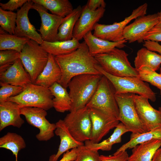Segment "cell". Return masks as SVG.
I'll return each instance as SVG.
<instances>
[{
  "label": "cell",
  "mask_w": 161,
  "mask_h": 161,
  "mask_svg": "<svg viewBox=\"0 0 161 161\" xmlns=\"http://www.w3.org/2000/svg\"><path fill=\"white\" fill-rule=\"evenodd\" d=\"M54 58L61 72V77L58 83L66 88L76 76L86 74L102 75L95 68L98 63L90 54L84 41L72 52L54 56Z\"/></svg>",
  "instance_id": "obj_1"
},
{
  "label": "cell",
  "mask_w": 161,
  "mask_h": 161,
  "mask_svg": "<svg viewBox=\"0 0 161 161\" xmlns=\"http://www.w3.org/2000/svg\"><path fill=\"white\" fill-rule=\"evenodd\" d=\"M103 75L86 74L74 77L68 85L72 100L70 112L84 108L91 100Z\"/></svg>",
  "instance_id": "obj_2"
},
{
  "label": "cell",
  "mask_w": 161,
  "mask_h": 161,
  "mask_svg": "<svg viewBox=\"0 0 161 161\" xmlns=\"http://www.w3.org/2000/svg\"><path fill=\"white\" fill-rule=\"evenodd\" d=\"M128 55L124 50L115 48L95 58L102 69L111 75L121 77H139L138 71L131 66Z\"/></svg>",
  "instance_id": "obj_3"
},
{
  "label": "cell",
  "mask_w": 161,
  "mask_h": 161,
  "mask_svg": "<svg viewBox=\"0 0 161 161\" xmlns=\"http://www.w3.org/2000/svg\"><path fill=\"white\" fill-rule=\"evenodd\" d=\"M53 98L49 88L31 83L24 88L19 94L7 100L16 103L21 108L35 107L47 111L53 107Z\"/></svg>",
  "instance_id": "obj_4"
},
{
  "label": "cell",
  "mask_w": 161,
  "mask_h": 161,
  "mask_svg": "<svg viewBox=\"0 0 161 161\" xmlns=\"http://www.w3.org/2000/svg\"><path fill=\"white\" fill-rule=\"evenodd\" d=\"M49 54L39 43L30 39L20 53L19 58L31 78L32 83L42 72L47 63Z\"/></svg>",
  "instance_id": "obj_5"
},
{
  "label": "cell",
  "mask_w": 161,
  "mask_h": 161,
  "mask_svg": "<svg viewBox=\"0 0 161 161\" xmlns=\"http://www.w3.org/2000/svg\"><path fill=\"white\" fill-rule=\"evenodd\" d=\"M95 68L112 83L116 94L133 93L145 97L152 102L156 101V93L151 88L148 83L143 81L139 77L115 76L105 72L98 64L95 65Z\"/></svg>",
  "instance_id": "obj_6"
},
{
  "label": "cell",
  "mask_w": 161,
  "mask_h": 161,
  "mask_svg": "<svg viewBox=\"0 0 161 161\" xmlns=\"http://www.w3.org/2000/svg\"><path fill=\"white\" fill-rule=\"evenodd\" d=\"M135 94L131 93L115 94L119 109L118 119L129 131L142 133L148 131L141 121L137 112L134 100Z\"/></svg>",
  "instance_id": "obj_7"
},
{
  "label": "cell",
  "mask_w": 161,
  "mask_h": 161,
  "mask_svg": "<svg viewBox=\"0 0 161 161\" xmlns=\"http://www.w3.org/2000/svg\"><path fill=\"white\" fill-rule=\"evenodd\" d=\"M115 94L112 84L103 75L95 94L86 106L98 109L118 119L119 109Z\"/></svg>",
  "instance_id": "obj_8"
},
{
  "label": "cell",
  "mask_w": 161,
  "mask_h": 161,
  "mask_svg": "<svg viewBox=\"0 0 161 161\" xmlns=\"http://www.w3.org/2000/svg\"><path fill=\"white\" fill-rule=\"evenodd\" d=\"M148 4L145 3L134 10L131 14L123 21L114 22L112 24L97 23L94 29L93 34L95 37L105 40L117 42L125 40L123 32L125 27L132 20L146 14Z\"/></svg>",
  "instance_id": "obj_9"
},
{
  "label": "cell",
  "mask_w": 161,
  "mask_h": 161,
  "mask_svg": "<svg viewBox=\"0 0 161 161\" xmlns=\"http://www.w3.org/2000/svg\"><path fill=\"white\" fill-rule=\"evenodd\" d=\"M63 120L70 133L77 141L83 143L90 140L92 125L88 107L70 112Z\"/></svg>",
  "instance_id": "obj_10"
},
{
  "label": "cell",
  "mask_w": 161,
  "mask_h": 161,
  "mask_svg": "<svg viewBox=\"0 0 161 161\" xmlns=\"http://www.w3.org/2000/svg\"><path fill=\"white\" fill-rule=\"evenodd\" d=\"M20 112L29 124L39 129L36 136L39 141H47L54 137L56 124L50 123L47 119L46 110L38 107H24L21 108Z\"/></svg>",
  "instance_id": "obj_11"
},
{
  "label": "cell",
  "mask_w": 161,
  "mask_h": 161,
  "mask_svg": "<svg viewBox=\"0 0 161 161\" xmlns=\"http://www.w3.org/2000/svg\"><path fill=\"white\" fill-rule=\"evenodd\" d=\"M92 122L91 137L89 140L98 143L119 123L117 118L97 109L89 108Z\"/></svg>",
  "instance_id": "obj_12"
},
{
  "label": "cell",
  "mask_w": 161,
  "mask_h": 161,
  "mask_svg": "<svg viewBox=\"0 0 161 161\" xmlns=\"http://www.w3.org/2000/svg\"><path fill=\"white\" fill-rule=\"evenodd\" d=\"M31 9L38 12L41 17V26L38 30L40 33L43 41L48 42L58 41V30L64 18L49 13L48 10L37 3H34Z\"/></svg>",
  "instance_id": "obj_13"
},
{
  "label": "cell",
  "mask_w": 161,
  "mask_h": 161,
  "mask_svg": "<svg viewBox=\"0 0 161 161\" xmlns=\"http://www.w3.org/2000/svg\"><path fill=\"white\" fill-rule=\"evenodd\" d=\"M158 22L157 13L139 17L125 27L123 32V38L129 43L135 41L143 42V37Z\"/></svg>",
  "instance_id": "obj_14"
},
{
  "label": "cell",
  "mask_w": 161,
  "mask_h": 161,
  "mask_svg": "<svg viewBox=\"0 0 161 161\" xmlns=\"http://www.w3.org/2000/svg\"><path fill=\"white\" fill-rule=\"evenodd\" d=\"M134 100L139 117L148 131L161 129V112L150 105L148 99L135 94Z\"/></svg>",
  "instance_id": "obj_15"
},
{
  "label": "cell",
  "mask_w": 161,
  "mask_h": 161,
  "mask_svg": "<svg viewBox=\"0 0 161 161\" xmlns=\"http://www.w3.org/2000/svg\"><path fill=\"white\" fill-rule=\"evenodd\" d=\"M34 3L32 0H28L20 9L17 10L14 35L27 38L41 45L43 40L40 34L30 22L28 17L29 10L32 8Z\"/></svg>",
  "instance_id": "obj_16"
},
{
  "label": "cell",
  "mask_w": 161,
  "mask_h": 161,
  "mask_svg": "<svg viewBox=\"0 0 161 161\" xmlns=\"http://www.w3.org/2000/svg\"><path fill=\"white\" fill-rule=\"evenodd\" d=\"M80 15L73 31V38L81 40L88 32L94 30L95 27L103 16L105 8L100 7L95 10L89 9L86 5L82 7Z\"/></svg>",
  "instance_id": "obj_17"
},
{
  "label": "cell",
  "mask_w": 161,
  "mask_h": 161,
  "mask_svg": "<svg viewBox=\"0 0 161 161\" xmlns=\"http://www.w3.org/2000/svg\"><path fill=\"white\" fill-rule=\"evenodd\" d=\"M32 83L29 74L25 69L20 58L10 67L0 73V85L9 84L24 88Z\"/></svg>",
  "instance_id": "obj_18"
},
{
  "label": "cell",
  "mask_w": 161,
  "mask_h": 161,
  "mask_svg": "<svg viewBox=\"0 0 161 161\" xmlns=\"http://www.w3.org/2000/svg\"><path fill=\"white\" fill-rule=\"evenodd\" d=\"M21 108L16 103L9 100L0 103V131L12 126L20 128L24 123L21 117Z\"/></svg>",
  "instance_id": "obj_19"
},
{
  "label": "cell",
  "mask_w": 161,
  "mask_h": 161,
  "mask_svg": "<svg viewBox=\"0 0 161 161\" xmlns=\"http://www.w3.org/2000/svg\"><path fill=\"white\" fill-rule=\"evenodd\" d=\"M55 134L59 137L60 144L55 154L51 155L49 161H57L60 156L69 149L84 145L83 143L77 141L71 135L63 120H60L55 123Z\"/></svg>",
  "instance_id": "obj_20"
},
{
  "label": "cell",
  "mask_w": 161,
  "mask_h": 161,
  "mask_svg": "<svg viewBox=\"0 0 161 161\" xmlns=\"http://www.w3.org/2000/svg\"><path fill=\"white\" fill-rule=\"evenodd\" d=\"M89 48L91 55L95 57L100 54L109 52L115 48L121 49L126 45V40L113 42L100 39L95 36L90 31L86 34L83 38Z\"/></svg>",
  "instance_id": "obj_21"
},
{
  "label": "cell",
  "mask_w": 161,
  "mask_h": 161,
  "mask_svg": "<svg viewBox=\"0 0 161 161\" xmlns=\"http://www.w3.org/2000/svg\"><path fill=\"white\" fill-rule=\"evenodd\" d=\"M61 69L54 56L49 54L47 64L34 84L49 88L55 83H58L61 79Z\"/></svg>",
  "instance_id": "obj_22"
},
{
  "label": "cell",
  "mask_w": 161,
  "mask_h": 161,
  "mask_svg": "<svg viewBox=\"0 0 161 161\" xmlns=\"http://www.w3.org/2000/svg\"><path fill=\"white\" fill-rule=\"evenodd\" d=\"M161 147V140L153 139L134 147L127 161H152L156 151Z\"/></svg>",
  "instance_id": "obj_23"
},
{
  "label": "cell",
  "mask_w": 161,
  "mask_h": 161,
  "mask_svg": "<svg viewBox=\"0 0 161 161\" xmlns=\"http://www.w3.org/2000/svg\"><path fill=\"white\" fill-rule=\"evenodd\" d=\"M134 63L135 68L137 71L143 67L146 66L156 71L161 64V55L143 47L137 52Z\"/></svg>",
  "instance_id": "obj_24"
},
{
  "label": "cell",
  "mask_w": 161,
  "mask_h": 161,
  "mask_svg": "<svg viewBox=\"0 0 161 161\" xmlns=\"http://www.w3.org/2000/svg\"><path fill=\"white\" fill-rule=\"evenodd\" d=\"M80 43L74 38L69 40L48 42L43 41L41 45L48 53L57 56L70 53L77 49Z\"/></svg>",
  "instance_id": "obj_25"
},
{
  "label": "cell",
  "mask_w": 161,
  "mask_h": 161,
  "mask_svg": "<svg viewBox=\"0 0 161 161\" xmlns=\"http://www.w3.org/2000/svg\"><path fill=\"white\" fill-rule=\"evenodd\" d=\"M49 88L53 96V106L55 110L62 113L69 111L72 100L66 88L58 82L55 83Z\"/></svg>",
  "instance_id": "obj_26"
},
{
  "label": "cell",
  "mask_w": 161,
  "mask_h": 161,
  "mask_svg": "<svg viewBox=\"0 0 161 161\" xmlns=\"http://www.w3.org/2000/svg\"><path fill=\"white\" fill-rule=\"evenodd\" d=\"M82 9L81 6L79 5L64 18V21L58 30V41H68L72 39L73 30L80 15Z\"/></svg>",
  "instance_id": "obj_27"
},
{
  "label": "cell",
  "mask_w": 161,
  "mask_h": 161,
  "mask_svg": "<svg viewBox=\"0 0 161 161\" xmlns=\"http://www.w3.org/2000/svg\"><path fill=\"white\" fill-rule=\"evenodd\" d=\"M128 131L122 123H119L115 127L113 132L108 139L98 143H93L89 140L85 142V145L91 149L98 151L101 150L103 151H109L112 145L121 142L122 135Z\"/></svg>",
  "instance_id": "obj_28"
},
{
  "label": "cell",
  "mask_w": 161,
  "mask_h": 161,
  "mask_svg": "<svg viewBox=\"0 0 161 161\" xmlns=\"http://www.w3.org/2000/svg\"><path fill=\"white\" fill-rule=\"evenodd\" d=\"M34 3L39 4L47 10L52 14L63 18L69 14L74 9L68 0H32Z\"/></svg>",
  "instance_id": "obj_29"
},
{
  "label": "cell",
  "mask_w": 161,
  "mask_h": 161,
  "mask_svg": "<svg viewBox=\"0 0 161 161\" xmlns=\"http://www.w3.org/2000/svg\"><path fill=\"white\" fill-rule=\"evenodd\" d=\"M29 38L10 34L0 28V51L13 50L21 52Z\"/></svg>",
  "instance_id": "obj_30"
},
{
  "label": "cell",
  "mask_w": 161,
  "mask_h": 161,
  "mask_svg": "<svg viewBox=\"0 0 161 161\" xmlns=\"http://www.w3.org/2000/svg\"><path fill=\"white\" fill-rule=\"evenodd\" d=\"M153 139L161 140V129H157L142 133H132L129 141L123 144L114 153L126 151L136 145Z\"/></svg>",
  "instance_id": "obj_31"
},
{
  "label": "cell",
  "mask_w": 161,
  "mask_h": 161,
  "mask_svg": "<svg viewBox=\"0 0 161 161\" xmlns=\"http://www.w3.org/2000/svg\"><path fill=\"white\" fill-rule=\"evenodd\" d=\"M26 146L25 142L20 135L15 133L7 132L0 138V148L10 151L17 161L18 154L21 149Z\"/></svg>",
  "instance_id": "obj_32"
},
{
  "label": "cell",
  "mask_w": 161,
  "mask_h": 161,
  "mask_svg": "<svg viewBox=\"0 0 161 161\" xmlns=\"http://www.w3.org/2000/svg\"><path fill=\"white\" fill-rule=\"evenodd\" d=\"M16 17V13L4 10L0 7V28L10 34L14 35Z\"/></svg>",
  "instance_id": "obj_33"
},
{
  "label": "cell",
  "mask_w": 161,
  "mask_h": 161,
  "mask_svg": "<svg viewBox=\"0 0 161 161\" xmlns=\"http://www.w3.org/2000/svg\"><path fill=\"white\" fill-rule=\"evenodd\" d=\"M138 71L139 77L143 81L159 89L161 95V75L146 66L141 67Z\"/></svg>",
  "instance_id": "obj_34"
},
{
  "label": "cell",
  "mask_w": 161,
  "mask_h": 161,
  "mask_svg": "<svg viewBox=\"0 0 161 161\" xmlns=\"http://www.w3.org/2000/svg\"><path fill=\"white\" fill-rule=\"evenodd\" d=\"M20 53L13 50L0 51V73L7 70L19 58Z\"/></svg>",
  "instance_id": "obj_35"
},
{
  "label": "cell",
  "mask_w": 161,
  "mask_h": 161,
  "mask_svg": "<svg viewBox=\"0 0 161 161\" xmlns=\"http://www.w3.org/2000/svg\"><path fill=\"white\" fill-rule=\"evenodd\" d=\"M98 151L91 149L84 145L77 148V156L74 161H101Z\"/></svg>",
  "instance_id": "obj_36"
},
{
  "label": "cell",
  "mask_w": 161,
  "mask_h": 161,
  "mask_svg": "<svg viewBox=\"0 0 161 161\" xmlns=\"http://www.w3.org/2000/svg\"><path fill=\"white\" fill-rule=\"evenodd\" d=\"M0 103L7 100L10 97L16 96L21 92L24 88L9 84L0 85Z\"/></svg>",
  "instance_id": "obj_37"
},
{
  "label": "cell",
  "mask_w": 161,
  "mask_h": 161,
  "mask_svg": "<svg viewBox=\"0 0 161 161\" xmlns=\"http://www.w3.org/2000/svg\"><path fill=\"white\" fill-rule=\"evenodd\" d=\"M129 157L126 151H121L117 153H114L112 155L100 156L101 161H127Z\"/></svg>",
  "instance_id": "obj_38"
},
{
  "label": "cell",
  "mask_w": 161,
  "mask_h": 161,
  "mask_svg": "<svg viewBox=\"0 0 161 161\" xmlns=\"http://www.w3.org/2000/svg\"><path fill=\"white\" fill-rule=\"evenodd\" d=\"M28 0H10L5 3H0L1 7L3 10L13 12L21 7Z\"/></svg>",
  "instance_id": "obj_39"
},
{
  "label": "cell",
  "mask_w": 161,
  "mask_h": 161,
  "mask_svg": "<svg viewBox=\"0 0 161 161\" xmlns=\"http://www.w3.org/2000/svg\"><path fill=\"white\" fill-rule=\"evenodd\" d=\"M146 40L161 41V28L154 27L145 34L142 38V41L143 42Z\"/></svg>",
  "instance_id": "obj_40"
},
{
  "label": "cell",
  "mask_w": 161,
  "mask_h": 161,
  "mask_svg": "<svg viewBox=\"0 0 161 161\" xmlns=\"http://www.w3.org/2000/svg\"><path fill=\"white\" fill-rule=\"evenodd\" d=\"M143 46L148 49L156 52L161 55V45L158 42L150 41H145Z\"/></svg>",
  "instance_id": "obj_41"
},
{
  "label": "cell",
  "mask_w": 161,
  "mask_h": 161,
  "mask_svg": "<svg viewBox=\"0 0 161 161\" xmlns=\"http://www.w3.org/2000/svg\"><path fill=\"white\" fill-rule=\"evenodd\" d=\"M86 5L89 9L95 10L100 7L105 8L106 4L103 0H89Z\"/></svg>",
  "instance_id": "obj_42"
},
{
  "label": "cell",
  "mask_w": 161,
  "mask_h": 161,
  "mask_svg": "<svg viewBox=\"0 0 161 161\" xmlns=\"http://www.w3.org/2000/svg\"><path fill=\"white\" fill-rule=\"evenodd\" d=\"M77 156V148L68 151L64 153L62 159L59 161H74Z\"/></svg>",
  "instance_id": "obj_43"
},
{
  "label": "cell",
  "mask_w": 161,
  "mask_h": 161,
  "mask_svg": "<svg viewBox=\"0 0 161 161\" xmlns=\"http://www.w3.org/2000/svg\"><path fill=\"white\" fill-rule=\"evenodd\" d=\"M152 161H161V147L156 152Z\"/></svg>",
  "instance_id": "obj_44"
},
{
  "label": "cell",
  "mask_w": 161,
  "mask_h": 161,
  "mask_svg": "<svg viewBox=\"0 0 161 161\" xmlns=\"http://www.w3.org/2000/svg\"><path fill=\"white\" fill-rule=\"evenodd\" d=\"M158 22L154 27L161 28V10L157 13Z\"/></svg>",
  "instance_id": "obj_45"
},
{
  "label": "cell",
  "mask_w": 161,
  "mask_h": 161,
  "mask_svg": "<svg viewBox=\"0 0 161 161\" xmlns=\"http://www.w3.org/2000/svg\"><path fill=\"white\" fill-rule=\"evenodd\" d=\"M158 110L161 112V106L159 107Z\"/></svg>",
  "instance_id": "obj_46"
},
{
  "label": "cell",
  "mask_w": 161,
  "mask_h": 161,
  "mask_svg": "<svg viewBox=\"0 0 161 161\" xmlns=\"http://www.w3.org/2000/svg\"><path fill=\"white\" fill-rule=\"evenodd\" d=\"M160 75H161V67H160Z\"/></svg>",
  "instance_id": "obj_47"
}]
</instances>
